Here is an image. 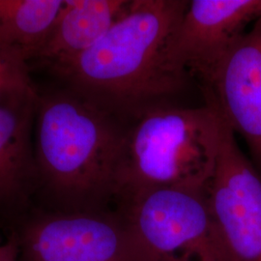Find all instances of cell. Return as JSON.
Wrapping results in <instances>:
<instances>
[{
  "mask_svg": "<svg viewBox=\"0 0 261 261\" xmlns=\"http://www.w3.org/2000/svg\"><path fill=\"white\" fill-rule=\"evenodd\" d=\"M189 1L130 0L93 47L50 70L84 98L128 121L185 87L189 74L173 56V40Z\"/></svg>",
  "mask_w": 261,
  "mask_h": 261,
  "instance_id": "obj_2",
  "label": "cell"
},
{
  "mask_svg": "<svg viewBox=\"0 0 261 261\" xmlns=\"http://www.w3.org/2000/svg\"><path fill=\"white\" fill-rule=\"evenodd\" d=\"M0 261H19V246L13 233L6 241L0 243Z\"/></svg>",
  "mask_w": 261,
  "mask_h": 261,
  "instance_id": "obj_13",
  "label": "cell"
},
{
  "mask_svg": "<svg viewBox=\"0 0 261 261\" xmlns=\"http://www.w3.org/2000/svg\"><path fill=\"white\" fill-rule=\"evenodd\" d=\"M3 242V241H2V240H1V239H0V243H2Z\"/></svg>",
  "mask_w": 261,
  "mask_h": 261,
  "instance_id": "obj_14",
  "label": "cell"
},
{
  "mask_svg": "<svg viewBox=\"0 0 261 261\" xmlns=\"http://www.w3.org/2000/svg\"><path fill=\"white\" fill-rule=\"evenodd\" d=\"M205 194L230 261H261V174L224 121Z\"/></svg>",
  "mask_w": 261,
  "mask_h": 261,
  "instance_id": "obj_6",
  "label": "cell"
},
{
  "mask_svg": "<svg viewBox=\"0 0 261 261\" xmlns=\"http://www.w3.org/2000/svg\"><path fill=\"white\" fill-rule=\"evenodd\" d=\"M128 121L65 86L35 103L36 194L42 208L112 209L122 193Z\"/></svg>",
  "mask_w": 261,
  "mask_h": 261,
  "instance_id": "obj_1",
  "label": "cell"
},
{
  "mask_svg": "<svg viewBox=\"0 0 261 261\" xmlns=\"http://www.w3.org/2000/svg\"><path fill=\"white\" fill-rule=\"evenodd\" d=\"M130 3V0H65L33 61L49 71L72 61L93 47Z\"/></svg>",
  "mask_w": 261,
  "mask_h": 261,
  "instance_id": "obj_10",
  "label": "cell"
},
{
  "mask_svg": "<svg viewBox=\"0 0 261 261\" xmlns=\"http://www.w3.org/2000/svg\"><path fill=\"white\" fill-rule=\"evenodd\" d=\"M201 86L206 105L242 138L261 174V17Z\"/></svg>",
  "mask_w": 261,
  "mask_h": 261,
  "instance_id": "obj_7",
  "label": "cell"
},
{
  "mask_svg": "<svg viewBox=\"0 0 261 261\" xmlns=\"http://www.w3.org/2000/svg\"><path fill=\"white\" fill-rule=\"evenodd\" d=\"M16 224L19 261H150L118 209L32 207Z\"/></svg>",
  "mask_w": 261,
  "mask_h": 261,
  "instance_id": "obj_5",
  "label": "cell"
},
{
  "mask_svg": "<svg viewBox=\"0 0 261 261\" xmlns=\"http://www.w3.org/2000/svg\"><path fill=\"white\" fill-rule=\"evenodd\" d=\"M30 66L19 55L0 45V105L37 93Z\"/></svg>",
  "mask_w": 261,
  "mask_h": 261,
  "instance_id": "obj_12",
  "label": "cell"
},
{
  "mask_svg": "<svg viewBox=\"0 0 261 261\" xmlns=\"http://www.w3.org/2000/svg\"><path fill=\"white\" fill-rule=\"evenodd\" d=\"M117 205L150 261H230L205 190L142 189Z\"/></svg>",
  "mask_w": 261,
  "mask_h": 261,
  "instance_id": "obj_4",
  "label": "cell"
},
{
  "mask_svg": "<svg viewBox=\"0 0 261 261\" xmlns=\"http://www.w3.org/2000/svg\"><path fill=\"white\" fill-rule=\"evenodd\" d=\"M37 93L0 105V216L16 224L36 194L34 118Z\"/></svg>",
  "mask_w": 261,
  "mask_h": 261,
  "instance_id": "obj_9",
  "label": "cell"
},
{
  "mask_svg": "<svg viewBox=\"0 0 261 261\" xmlns=\"http://www.w3.org/2000/svg\"><path fill=\"white\" fill-rule=\"evenodd\" d=\"M64 2L0 0V45L21 56L29 64L44 45Z\"/></svg>",
  "mask_w": 261,
  "mask_h": 261,
  "instance_id": "obj_11",
  "label": "cell"
},
{
  "mask_svg": "<svg viewBox=\"0 0 261 261\" xmlns=\"http://www.w3.org/2000/svg\"><path fill=\"white\" fill-rule=\"evenodd\" d=\"M261 17V0H192L173 40V56L204 84L236 42Z\"/></svg>",
  "mask_w": 261,
  "mask_h": 261,
  "instance_id": "obj_8",
  "label": "cell"
},
{
  "mask_svg": "<svg viewBox=\"0 0 261 261\" xmlns=\"http://www.w3.org/2000/svg\"><path fill=\"white\" fill-rule=\"evenodd\" d=\"M130 121L120 199L149 188L205 190L224 126L212 108L159 103L137 113Z\"/></svg>",
  "mask_w": 261,
  "mask_h": 261,
  "instance_id": "obj_3",
  "label": "cell"
}]
</instances>
